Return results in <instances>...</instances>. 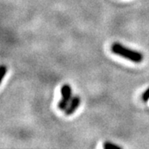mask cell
Wrapping results in <instances>:
<instances>
[{"label":"cell","instance_id":"277c9868","mask_svg":"<svg viewBox=\"0 0 149 149\" xmlns=\"http://www.w3.org/2000/svg\"><path fill=\"white\" fill-rule=\"evenodd\" d=\"M103 147H104V148H106V149H113V148H118V149H120L121 148V147L120 146H118L117 144H114L111 143V142H105V143H104L103 144Z\"/></svg>","mask_w":149,"mask_h":149},{"label":"cell","instance_id":"7a4b0ae2","mask_svg":"<svg viewBox=\"0 0 149 149\" xmlns=\"http://www.w3.org/2000/svg\"><path fill=\"white\" fill-rule=\"evenodd\" d=\"M61 99L57 103V108L61 111H65L72 99V89L70 85L67 84L62 85L61 88Z\"/></svg>","mask_w":149,"mask_h":149},{"label":"cell","instance_id":"3957f363","mask_svg":"<svg viewBox=\"0 0 149 149\" xmlns=\"http://www.w3.org/2000/svg\"><path fill=\"white\" fill-rule=\"evenodd\" d=\"M80 102H81V100H80V96H73L70 102L69 103V104H68V106L64 111L65 114L66 116H70V115L73 114L80 105Z\"/></svg>","mask_w":149,"mask_h":149},{"label":"cell","instance_id":"6da1fadb","mask_svg":"<svg viewBox=\"0 0 149 149\" xmlns=\"http://www.w3.org/2000/svg\"><path fill=\"white\" fill-rule=\"evenodd\" d=\"M111 51L113 54L118 55L123 58L127 59L130 61H133L134 63H141L143 61V55L141 52L126 47L118 42L112 44Z\"/></svg>","mask_w":149,"mask_h":149},{"label":"cell","instance_id":"5b68a950","mask_svg":"<svg viewBox=\"0 0 149 149\" xmlns=\"http://www.w3.org/2000/svg\"><path fill=\"white\" fill-rule=\"evenodd\" d=\"M8 72V67L4 65H2L1 67H0V76H1V81L3 80V78L5 77L6 74Z\"/></svg>","mask_w":149,"mask_h":149},{"label":"cell","instance_id":"8992f818","mask_svg":"<svg viewBox=\"0 0 149 149\" xmlns=\"http://www.w3.org/2000/svg\"><path fill=\"white\" fill-rule=\"evenodd\" d=\"M142 100L144 102H147L149 100V88H148L146 91H144L143 94L142 95Z\"/></svg>","mask_w":149,"mask_h":149}]
</instances>
